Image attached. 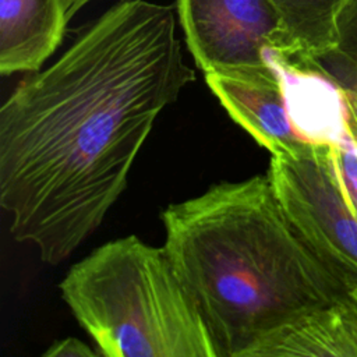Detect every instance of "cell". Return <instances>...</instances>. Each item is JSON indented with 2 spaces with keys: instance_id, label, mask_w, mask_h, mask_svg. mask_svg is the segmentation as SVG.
<instances>
[{
  "instance_id": "5bb4252c",
  "label": "cell",
  "mask_w": 357,
  "mask_h": 357,
  "mask_svg": "<svg viewBox=\"0 0 357 357\" xmlns=\"http://www.w3.org/2000/svg\"><path fill=\"white\" fill-rule=\"evenodd\" d=\"M343 91L346 92V98H347L349 106L351 107V110L357 116V81L353 82L350 86L343 88Z\"/></svg>"
},
{
  "instance_id": "2e32d148",
  "label": "cell",
  "mask_w": 357,
  "mask_h": 357,
  "mask_svg": "<svg viewBox=\"0 0 357 357\" xmlns=\"http://www.w3.org/2000/svg\"><path fill=\"white\" fill-rule=\"evenodd\" d=\"M349 294H350V296H351V298H353V300H354V301H356V303H357V289H354V290H351V291H350V293H349Z\"/></svg>"
},
{
  "instance_id": "4fadbf2b",
  "label": "cell",
  "mask_w": 357,
  "mask_h": 357,
  "mask_svg": "<svg viewBox=\"0 0 357 357\" xmlns=\"http://www.w3.org/2000/svg\"><path fill=\"white\" fill-rule=\"evenodd\" d=\"M45 357H93L99 356L91 346L79 340L78 337H64L56 340L45 353Z\"/></svg>"
},
{
  "instance_id": "277c9868",
  "label": "cell",
  "mask_w": 357,
  "mask_h": 357,
  "mask_svg": "<svg viewBox=\"0 0 357 357\" xmlns=\"http://www.w3.org/2000/svg\"><path fill=\"white\" fill-rule=\"evenodd\" d=\"M266 174L311 251L349 291L357 289V215L343 194L331 148L305 142L272 155Z\"/></svg>"
},
{
  "instance_id": "5b68a950",
  "label": "cell",
  "mask_w": 357,
  "mask_h": 357,
  "mask_svg": "<svg viewBox=\"0 0 357 357\" xmlns=\"http://www.w3.org/2000/svg\"><path fill=\"white\" fill-rule=\"evenodd\" d=\"M177 13L187 47L204 74L268 68V50L293 54L271 0H177Z\"/></svg>"
},
{
  "instance_id": "52a82bcc",
  "label": "cell",
  "mask_w": 357,
  "mask_h": 357,
  "mask_svg": "<svg viewBox=\"0 0 357 357\" xmlns=\"http://www.w3.org/2000/svg\"><path fill=\"white\" fill-rule=\"evenodd\" d=\"M268 63L280 77L284 105L297 137L308 144L339 145L350 134V113L343 88L322 71L268 50Z\"/></svg>"
},
{
  "instance_id": "6da1fadb",
  "label": "cell",
  "mask_w": 357,
  "mask_h": 357,
  "mask_svg": "<svg viewBox=\"0 0 357 357\" xmlns=\"http://www.w3.org/2000/svg\"><path fill=\"white\" fill-rule=\"evenodd\" d=\"M195 79L170 7L123 0L0 109V205L14 240L67 259L103 222L160 112Z\"/></svg>"
},
{
  "instance_id": "7a4b0ae2",
  "label": "cell",
  "mask_w": 357,
  "mask_h": 357,
  "mask_svg": "<svg viewBox=\"0 0 357 357\" xmlns=\"http://www.w3.org/2000/svg\"><path fill=\"white\" fill-rule=\"evenodd\" d=\"M160 219L219 357H255L275 333L350 293L291 225L268 174L215 184Z\"/></svg>"
},
{
  "instance_id": "30bf717a",
  "label": "cell",
  "mask_w": 357,
  "mask_h": 357,
  "mask_svg": "<svg viewBox=\"0 0 357 357\" xmlns=\"http://www.w3.org/2000/svg\"><path fill=\"white\" fill-rule=\"evenodd\" d=\"M283 21L296 61L315 59L335 46L336 15L344 0H271ZM287 57V56H286Z\"/></svg>"
},
{
  "instance_id": "3957f363",
  "label": "cell",
  "mask_w": 357,
  "mask_h": 357,
  "mask_svg": "<svg viewBox=\"0 0 357 357\" xmlns=\"http://www.w3.org/2000/svg\"><path fill=\"white\" fill-rule=\"evenodd\" d=\"M61 297L103 357H219L165 247L131 234L74 264Z\"/></svg>"
},
{
  "instance_id": "7c38bea8",
  "label": "cell",
  "mask_w": 357,
  "mask_h": 357,
  "mask_svg": "<svg viewBox=\"0 0 357 357\" xmlns=\"http://www.w3.org/2000/svg\"><path fill=\"white\" fill-rule=\"evenodd\" d=\"M349 113L350 134L343 142L332 146L331 153L343 194L353 212L357 215V116L350 106Z\"/></svg>"
},
{
  "instance_id": "8fae6325",
  "label": "cell",
  "mask_w": 357,
  "mask_h": 357,
  "mask_svg": "<svg viewBox=\"0 0 357 357\" xmlns=\"http://www.w3.org/2000/svg\"><path fill=\"white\" fill-rule=\"evenodd\" d=\"M335 29L336 40L329 52L297 63L317 68L342 88H347L357 81V0L343 1L336 15Z\"/></svg>"
},
{
  "instance_id": "9a60e30c",
  "label": "cell",
  "mask_w": 357,
  "mask_h": 357,
  "mask_svg": "<svg viewBox=\"0 0 357 357\" xmlns=\"http://www.w3.org/2000/svg\"><path fill=\"white\" fill-rule=\"evenodd\" d=\"M91 0H64V4L67 7V11L70 15H73L75 11H78L84 4H86Z\"/></svg>"
},
{
  "instance_id": "8992f818",
  "label": "cell",
  "mask_w": 357,
  "mask_h": 357,
  "mask_svg": "<svg viewBox=\"0 0 357 357\" xmlns=\"http://www.w3.org/2000/svg\"><path fill=\"white\" fill-rule=\"evenodd\" d=\"M205 79L229 116L271 155L293 152L305 144L290 124L280 77L272 66L206 73Z\"/></svg>"
},
{
  "instance_id": "ba28073f",
  "label": "cell",
  "mask_w": 357,
  "mask_h": 357,
  "mask_svg": "<svg viewBox=\"0 0 357 357\" xmlns=\"http://www.w3.org/2000/svg\"><path fill=\"white\" fill-rule=\"evenodd\" d=\"M64 0H0V73H35L64 38Z\"/></svg>"
},
{
  "instance_id": "9c48e42d",
  "label": "cell",
  "mask_w": 357,
  "mask_h": 357,
  "mask_svg": "<svg viewBox=\"0 0 357 357\" xmlns=\"http://www.w3.org/2000/svg\"><path fill=\"white\" fill-rule=\"evenodd\" d=\"M357 357V303L342 301L304 317L268 339L255 357Z\"/></svg>"
}]
</instances>
